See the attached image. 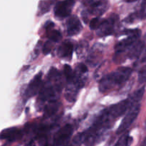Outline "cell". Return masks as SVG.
Segmentation results:
<instances>
[{"label": "cell", "instance_id": "obj_20", "mask_svg": "<svg viewBox=\"0 0 146 146\" xmlns=\"http://www.w3.org/2000/svg\"><path fill=\"white\" fill-rule=\"evenodd\" d=\"M53 1H41L39 3V11L43 13L47 12L49 10L51 5L53 4Z\"/></svg>", "mask_w": 146, "mask_h": 146}, {"label": "cell", "instance_id": "obj_21", "mask_svg": "<svg viewBox=\"0 0 146 146\" xmlns=\"http://www.w3.org/2000/svg\"><path fill=\"white\" fill-rule=\"evenodd\" d=\"M101 21L99 19L98 17H95L90 21L89 27L91 30H97L101 24Z\"/></svg>", "mask_w": 146, "mask_h": 146}, {"label": "cell", "instance_id": "obj_8", "mask_svg": "<svg viewBox=\"0 0 146 146\" xmlns=\"http://www.w3.org/2000/svg\"><path fill=\"white\" fill-rule=\"evenodd\" d=\"M42 84V73H38L34 77L26 90L25 96L27 98L35 96L41 88Z\"/></svg>", "mask_w": 146, "mask_h": 146}, {"label": "cell", "instance_id": "obj_25", "mask_svg": "<svg viewBox=\"0 0 146 146\" xmlns=\"http://www.w3.org/2000/svg\"><path fill=\"white\" fill-rule=\"evenodd\" d=\"M26 146H34V144L33 143H29L28 145H27Z\"/></svg>", "mask_w": 146, "mask_h": 146}, {"label": "cell", "instance_id": "obj_1", "mask_svg": "<svg viewBox=\"0 0 146 146\" xmlns=\"http://www.w3.org/2000/svg\"><path fill=\"white\" fill-rule=\"evenodd\" d=\"M61 74L56 68H51L48 74V80L45 85L41 88L39 94V104H47L56 102L57 98L62 88Z\"/></svg>", "mask_w": 146, "mask_h": 146}, {"label": "cell", "instance_id": "obj_5", "mask_svg": "<svg viewBox=\"0 0 146 146\" xmlns=\"http://www.w3.org/2000/svg\"><path fill=\"white\" fill-rule=\"evenodd\" d=\"M140 111H141V104H140L132 107L125 114L122 122L120 124L119 127L117 130V133H124L126 130L132 125L133 123L135 121L138 115H139Z\"/></svg>", "mask_w": 146, "mask_h": 146}, {"label": "cell", "instance_id": "obj_17", "mask_svg": "<svg viewBox=\"0 0 146 146\" xmlns=\"http://www.w3.org/2000/svg\"><path fill=\"white\" fill-rule=\"evenodd\" d=\"M86 138V135L85 131L78 133L74 137L70 146H80L81 144L85 143Z\"/></svg>", "mask_w": 146, "mask_h": 146}, {"label": "cell", "instance_id": "obj_7", "mask_svg": "<svg viewBox=\"0 0 146 146\" xmlns=\"http://www.w3.org/2000/svg\"><path fill=\"white\" fill-rule=\"evenodd\" d=\"M73 134V127L71 125H66L57 131L54 138V146L64 145L71 138Z\"/></svg>", "mask_w": 146, "mask_h": 146}, {"label": "cell", "instance_id": "obj_10", "mask_svg": "<svg viewBox=\"0 0 146 146\" xmlns=\"http://www.w3.org/2000/svg\"><path fill=\"white\" fill-rule=\"evenodd\" d=\"M82 29V25L76 16L69 17L66 21V32L68 36L78 34Z\"/></svg>", "mask_w": 146, "mask_h": 146}, {"label": "cell", "instance_id": "obj_12", "mask_svg": "<svg viewBox=\"0 0 146 146\" xmlns=\"http://www.w3.org/2000/svg\"><path fill=\"white\" fill-rule=\"evenodd\" d=\"M74 46L70 41L64 42L58 48V56L61 58L70 60L73 55Z\"/></svg>", "mask_w": 146, "mask_h": 146}, {"label": "cell", "instance_id": "obj_2", "mask_svg": "<svg viewBox=\"0 0 146 146\" xmlns=\"http://www.w3.org/2000/svg\"><path fill=\"white\" fill-rule=\"evenodd\" d=\"M133 73L128 67H121L115 71L103 77L99 83V90L102 93H107L119 86L125 84Z\"/></svg>", "mask_w": 146, "mask_h": 146}, {"label": "cell", "instance_id": "obj_22", "mask_svg": "<svg viewBox=\"0 0 146 146\" xmlns=\"http://www.w3.org/2000/svg\"><path fill=\"white\" fill-rule=\"evenodd\" d=\"M51 44H50L48 41H47L46 43H45V44L44 45V48H43V51H44V54H48L51 52Z\"/></svg>", "mask_w": 146, "mask_h": 146}, {"label": "cell", "instance_id": "obj_13", "mask_svg": "<svg viewBox=\"0 0 146 146\" xmlns=\"http://www.w3.org/2000/svg\"><path fill=\"white\" fill-rule=\"evenodd\" d=\"M146 18V6L143 5L142 7L135 12L132 13L125 18V21L127 24H131L138 20H142Z\"/></svg>", "mask_w": 146, "mask_h": 146}, {"label": "cell", "instance_id": "obj_23", "mask_svg": "<svg viewBox=\"0 0 146 146\" xmlns=\"http://www.w3.org/2000/svg\"><path fill=\"white\" fill-rule=\"evenodd\" d=\"M45 29L46 31H48V30L51 29H54V24L52 21H47L45 24Z\"/></svg>", "mask_w": 146, "mask_h": 146}, {"label": "cell", "instance_id": "obj_26", "mask_svg": "<svg viewBox=\"0 0 146 146\" xmlns=\"http://www.w3.org/2000/svg\"><path fill=\"white\" fill-rule=\"evenodd\" d=\"M145 129H146V120H145Z\"/></svg>", "mask_w": 146, "mask_h": 146}, {"label": "cell", "instance_id": "obj_6", "mask_svg": "<svg viewBox=\"0 0 146 146\" xmlns=\"http://www.w3.org/2000/svg\"><path fill=\"white\" fill-rule=\"evenodd\" d=\"M75 1H58L54 7V15L58 19H64L71 14Z\"/></svg>", "mask_w": 146, "mask_h": 146}, {"label": "cell", "instance_id": "obj_4", "mask_svg": "<svg viewBox=\"0 0 146 146\" xmlns=\"http://www.w3.org/2000/svg\"><path fill=\"white\" fill-rule=\"evenodd\" d=\"M118 22V17L113 14L106 19L101 21L99 27L97 29V34L99 36H106L111 35L115 31Z\"/></svg>", "mask_w": 146, "mask_h": 146}, {"label": "cell", "instance_id": "obj_18", "mask_svg": "<svg viewBox=\"0 0 146 146\" xmlns=\"http://www.w3.org/2000/svg\"><path fill=\"white\" fill-rule=\"evenodd\" d=\"M64 71L66 78L67 82H68V81H72V80L75 78V73H74V71H73L72 68H71V67L69 65L66 64V65L64 66Z\"/></svg>", "mask_w": 146, "mask_h": 146}, {"label": "cell", "instance_id": "obj_11", "mask_svg": "<svg viewBox=\"0 0 146 146\" xmlns=\"http://www.w3.org/2000/svg\"><path fill=\"white\" fill-rule=\"evenodd\" d=\"M86 3H88V6L89 7V12L98 15H101L105 12L108 4L106 1H86Z\"/></svg>", "mask_w": 146, "mask_h": 146}, {"label": "cell", "instance_id": "obj_19", "mask_svg": "<svg viewBox=\"0 0 146 146\" xmlns=\"http://www.w3.org/2000/svg\"><path fill=\"white\" fill-rule=\"evenodd\" d=\"M138 81L140 84L146 82V64H143L138 71Z\"/></svg>", "mask_w": 146, "mask_h": 146}, {"label": "cell", "instance_id": "obj_14", "mask_svg": "<svg viewBox=\"0 0 146 146\" xmlns=\"http://www.w3.org/2000/svg\"><path fill=\"white\" fill-rule=\"evenodd\" d=\"M145 44L143 41H137L131 48H129V51L128 54V57L129 58H138L143 50Z\"/></svg>", "mask_w": 146, "mask_h": 146}, {"label": "cell", "instance_id": "obj_3", "mask_svg": "<svg viewBox=\"0 0 146 146\" xmlns=\"http://www.w3.org/2000/svg\"><path fill=\"white\" fill-rule=\"evenodd\" d=\"M125 34H127L128 36L115 45V50L117 54H121L131 48L138 41V38L141 36V31L139 29L127 30Z\"/></svg>", "mask_w": 146, "mask_h": 146}, {"label": "cell", "instance_id": "obj_16", "mask_svg": "<svg viewBox=\"0 0 146 146\" xmlns=\"http://www.w3.org/2000/svg\"><path fill=\"white\" fill-rule=\"evenodd\" d=\"M46 32L48 38L51 41H54V42H58V41H59L61 39L62 36H61V32L58 31V30L51 29L46 31Z\"/></svg>", "mask_w": 146, "mask_h": 146}, {"label": "cell", "instance_id": "obj_15", "mask_svg": "<svg viewBox=\"0 0 146 146\" xmlns=\"http://www.w3.org/2000/svg\"><path fill=\"white\" fill-rule=\"evenodd\" d=\"M133 142V138L128 133H124L122 136L118 140L114 146H130Z\"/></svg>", "mask_w": 146, "mask_h": 146}, {"label": "cell", "instance_id": "obj_9", "mask_svg": "<svg viewBox=\"0 0 146 146\" xmlns=\"http://www.w3.org/2000/svg\"><path fill=\"white\" fill-rule=\"evenodd\" d=\"M23 133L21 130L16 127L6 128L0 133V139L7 140V141L12 142V141H18L22 137Z\"/></svg>", "mask_w": 146, "mask_h": 146}, {"label": "cell", "instance_id": "obj_24", "mask_svg": "<svg viewBox=\"0 0 146 146\" xmlns=\"http://www.w3.org/2000/svg\"><path fill=\"white\" fill-rule=\"evenodd\" d=\"M140 146H146V137H145V139H144L142 143L141 144V145H140Z\"/></svg>", "mask_w": 146, "mask_h": 146}]
</instances>
